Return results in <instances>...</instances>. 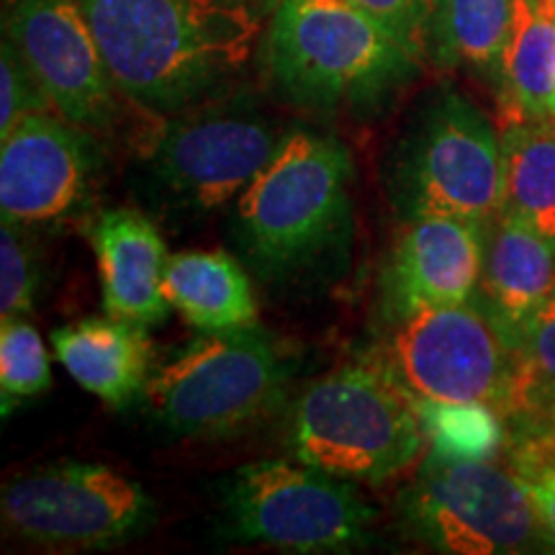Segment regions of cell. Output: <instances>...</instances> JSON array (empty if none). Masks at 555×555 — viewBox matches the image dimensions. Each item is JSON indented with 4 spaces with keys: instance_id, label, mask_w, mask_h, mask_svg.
<instances>
[{
    "instance_id": "cell-29",
    "label": "cell",
    "mask_w": 555,
    "mask_h": 555,
    "mask_svg": "<svg viewBox=\"0 0 555 555\" xmlns=\"http://www.w3.org/2000/svg\"><path fill=\"white\" fill-rule=\"evenodd\" d=\"M522 481L527 496H530L532 506H535L538 517L543 519L545 530L551 532L555 540V478L543 474V470H527V468H512Z\"/></svg>"
},
{
    "instance_id": "cell-28",
    "label": "cell",
    "mask_w": 555,
    "mask_h": 555,
    "mask_svg": "<svg viewBox=\"0 0 555 555\" xmlns=\"http://www.w3.org/2000/svg\"><path fill=\"white\" fill-rule=\"evenodd\" d=\"M512 468L543 470L555 478V435H517Z\"/></svg>"
},
{
    "instance_id": "cell-7",
    "label": "cell",
    "mask_w": 555,
    "mask_h": 555,
    "mask_svg": "<svg viewBox=\"0 0 555 555\" xmlns=\"http://www.w3.org/2000/svg\"><path fill=\"white\" fill-rule=\"evenodd\" d=\"M288 358L258 324L204 332L144 388L152 416L178 435L237 433L281 399Z\"/></svg>"
},
{
    "instance_id": "cell-16",
    "label": "cell",
    "mask_w": 555,
    "mask_h": 555,
    "mask_svg": "<svg viewBox=\"0 0 555 555\" xmlns=\"http://www.w3.org/2000/svg\"><path fill=\"white\" fill-rule=\"evenodd\" d=\"M555 294V242L504 211L486 224L483 270L478 298L515 339L522 324Z\"/></svg>"
},
{
    "instance_id": "cell-3",
    "label": "cell",
    "mask_w": 555,
    "mask_h": 555,
    "mask_svg": "<svg viewBox=\"0 0 555 555\" xmlns=\"http://www.w3.org/2000/svg\"><path fill=\"white\" fill-rule=\"evenodd\" d=\"M429 440L416 404L376 363L347 365L301 393L291 416L296 461L345 481H386Z\"/></svg>"
},
{
    "instance_id": "cell-19",
    "label": "cell",
    "mask_w": 555,
    "mask_h": 555,
    "mask_svg": "<svg viewBox=\"0 0 555 555\" xmlns=\"http://www.w3.org/2000/svg\"><path fill=\"white\" fill-rule=\"evenodd\" d=\"M494 86L506 124L553 119L555 0H517Z\"/></svg>"
},
{
    "instance_id": "cell-25",
    "label": "cell",
    "mask_w": 555,
    "mask_h": 555,
    "mask_svg": "<svg viewBox=\"0 0 555 555\" xmlns=\"http://www.w3.org/2000/svg\"><path fill=\"white\" fill-rule=\"evenodd\" d=\"M39 273L24 224L3 221L0 227V317L24 319L34 309Z\"/></svg>"
},
{
    "instance_id": "cell-13",
    "label": "cell",
    "mask_w": 555,
    "mask_h": 555,
    "mask_svg": "<svg viewBox=\"0 0 555 555\" xmlns=\"http://www.w3.org/2000/svg\"><path fill=\"white\" fill-rule=\"evenodd\" d=\"M99 150L88 129L60 114L24 116L0 137V214L13 224H50L88 198Z\"/></svg>"
},
{
    "instance_id": "cell-2",
    "label": "cell",
    "mask_w": 555,
    "mask_h": 555,
    "mask_svg": "<svg viewBox=\"0 0 555 555\" xmlns=\"http://www.w3.org/2000/svg\"><path fill=\"white\" fill-rule=\"evenodd\" d=\"M268 60L291 99L322 111L384 106L422 67L352 0H281Z\"/></svg>"
},
{
    "instance_id": "cell-22",
    "label": "cell",
    "mask_w": 555,
    "mask_h": 555,
    "mask_svg": "<svg viewBox=\"0 0 555 555\" xmlns=\"http://www.w3.org/2000/svg\"><path fill=\"white\" fill-rule=\"evenodd\" d=\"M555 414V294L532 311L517 335V378L506 420L517 435L538 433Z\"/></svg>"
},
{
    "instance_id": "cell-11",
    "label": "cell",
    "mask_w": 555,
    "mask_h": 555,
    "mask_svg": "<svg viewBox=\"0 0 555 555\" xmlns=\"http://www.w3.org/2000/svg\"><path fill=\"white\" fill-rule=\"evenodd\" d=\"M3 34L50 95L54 114L82 129L116 121L119 88L80 0H5Z\"/></svg>"
},
{
    "instance_id": "cell-4",
    "label": "cell",
    "mask_w": 555,
    "mask_h": 555,
    "mask_svg": "<svg viewBox=\"0 0 555 555\" xmlns=\"http://www.w3.org/2000/svg\"><path fill=\"white\" fill-rule=\"evenodd\" d=\"M352 168L345 147L314 131H291L242 191L237 240L262 275L296 273L324 253L347 217Z\"/></svg>"
},
{
    "instance_id": "cell-31",
    "label": "cell",
    "mask_w": 555,
    "mask_h": 555,
    "mask_svg": "<svg viewBox=\"0 0 555 555\" xmlns=\"http://www.w3.org/2000/svg\"><path fill=\"white\" fill-rule=\"evenodd\" d=\"M553 119H555V103H553Z\"/></svg>"
},
{
    "instance_id": "cell-24",
    "label": "cell",
    "mask_w": 555,
    "mask_h": 555,
    "mask_svg": "<svg viewBox=\"0 0 555 555\" xmlns=\"http://www.w3.org/2000/svg\"><path fill=\"white\" fill-rule=\"evenodd\" d=\"M0 388L3 414H9L11 401L50 388V358L39 332L26 319H3L0 324Z\"/></svg>"
},
{
    "instance_id": "cell-6",
    "label": "cell",
    "mask_w": 555,
    "mask_h": 555,
    "mask_svg": "<svg viewBox=\"0 0 555 555\" xmlns=\"http://www.w3.org/2000/svg\"><path fill=\"white\" fill-rule=\"evenodd\" d=\"M376 363L412 401L486 404L506 416L517 345L478 296L391 319Z\"/></svg>"
},
{
    "instance_id": "cell-27",
    "label": "cell",
    "mask_w": 555,
    "mask_h": 555,
    "mask_svg": "<svg viewBox=\"0 0 555 555\" xmlns=\"http://www.w3.org/2000/svg\"><path fill=\"white\" fill-rule=\"evenodd\" d=\"M0 52V137H5L24 116L54 111V106L34 78L31 67L21 57L18 47L5 34Z\"/></svg>"
},
{
    "instance_id": "cell-18",
    "label": "cell",
    "mask_w": 555,
    "mask_h": 555,
    "mask_svg": "<svg viewBox=\"0 0 555 555\" xmlns=\"http://www.w3.org/2000/svg\"><path fill=\"white\" fill-rule=\"evenodd\" d=\"M163 288L170 307L201 332L258 324V307L245 270L219 249L170 255Z\"/></svg>"
},
{
    "instance_id": "cell-1",
    "label": "cell",
    "mask_w": 555,
    "mask_h": 555,
    "mask_svg": "<svg viewBox=\"0 0 555 555\" xmlns=\"http://www.w3.org/2000/svg\"><path fill=\"white\" fill-rule=\"evenodd\" d=\"M80 3L114 86L152 111H178L234 78L262 29L247 0Z\"/></svg>"
},
{
    "instance_id": "cell-17",
    "label": "cell",
    "mask_w": 555,
    "mask_h": 555,
    "mask_svg": "<svg viewBox=\"0 0 555 555\" xmlns=\"http://www.w3.org/2000/svg\"><path fill=\"white\" fill-rule=\"evenodd\" d=\"M52 347L69 376L111 406H127L147 388L152 347L142 324L82 319L52 332Z\"/></svg>"
},
{
    "instance_id": "cell-10",
    "label": "cell",
    "mask_w": 555,
    "mask_h": 555,
    "mask_svg": "<svg viewBox=\"0 0 555 555\" xmlns=\"http://www.w3.org/2000/svg\"><path fill=\"white\" fill-rule=\"evenodd\" d=\"M5 525L47 547H108L142 530L152 502L131 478L99 463H57L13 478L0 496Z\"/></svg>"
},
{
    "instance_id": "cell-26",
    "label": "cell",
    "mask_w": 555,
    "mask_h": 555,
    "mask_svg": "<svg viewBox=\"0 0 555 555\" xmlns=\"http://www.w3.org/2000/svg\"><path fill=\"white\" fill-rule=\"evenodd\" d=\"M416 60H433L437 0H352Z\"/></svg>"
},
{
    "instance_id": "cell-21",
    "label": "cell",
    "mask_w": 555,
    "mask_h": 555,
    "mask_svg": "<svg viewBox=\"0 0 555 555\" xmlns=\"http://www.w3.org/2000/svg\"><path fill=\"white\" fill-rule=\"evenodd\" d=\"M517 0H437L433 60L496 80Z\"/></svg>"
},
{
    "instance_id": "cell-5",
    "label": "cell",
    "mask_w": 555,
    "mask_h": 555,
    "mask_svg": "<svg viewBox=\"0 0 555 555\" xmlns=\"http://www.w3.org/2000/svg\"><path fill=\"white\" fill-rule=\"evenodd\" d=\"M406 221L455 217L489 224L504 208L502 134L457 90H437L401 142L388 176Z\"/></svg>"
},
{
    "instance_id": "cell-12",
    "label": "cell",
    "mask_w": 555,
    "mask_h": 555,
    "mask_svg": "<svg viewBox=\"0 0 555 555\" xmlns=\"http://www.w3.org/2000/svg\"><path fill=\"white\" fill-rule=\"evenodd\" d=\"M281 142V131L255 111H206L163 131L152 172L183 204L217 208L242 196Z\"/></svg>"
},
{
    "instance_id": "cell-15",
    "label": "cell",
    "mask_w": 555,
    "mask_h": 555,
    "mask_svg": "<svg viewBox=\"0 0 555 555\" xmlns=\"http://www.w3.org/2000/svg\"><path fill=\"white\" fill-rule=\"evenodd\" d=\"M90 242L99 255L106 314L142 327L163 322L172 309L163 288L170 255L157 227L134 208H108L90 224Z\"/></svg>"
},
{
    "instance_id": "cell-14",
    "label": "cell",
    "mask_w": 555,
    "mask_h": 555,
    "mask_svg": "<svg viewBox=\"0 0 555 555\" xmlns=\"http://www.w3.org/2000/svg\"><path fill=\"white\" fill-rule=\"evenodd\" d=\"M486 224L455 217L412 219L384 275L391 319L429 307H455L478 294Z\"/></svg>"
},
{
    "instance_id": "cell-23",
    "label": "cell",
    "mask_w": 555,
    "mask_h": 555,
    "mask_svg": "<svg viewBox=\"0 0 555 555\" xmlns=\"http://www.w3.org/2000/svg\"><path fill=\"white\" fill-rule=\"evenodd\" d=\"M433 442V455L446 461H491L502 448V414L486 404L414 401Z\"/></svg>"
},
{
    "instance_id": "cell-30",
    "label": "cell",
    "mask_w": 555,
    "mask_h": 555,
    "mask_svg": "<svg viewBox=\"0 0 555 555\" xmlns=\"http://www.w3.org/2000/svg\"><path fill=\"white\" fill-rule=\"evenodd\" d=\"M545 433L555 435V414L551 416V420H547V425H545L543 429H538V433H530V435H545Z\"/></svg>"
},
{
    "instance_id": "cell-8",
    "label": "cell",
    "mask_w": 555,
    "mask_h": 555,
    "mask_svg": "<svg viewBox=\"0 0 555 555\" xmlns=\"http://www.w3.org/2000/svg\"><path fill=\"white\" fill-rule=\"evenodd\" d=\"M399 509L406 530L440 553H555V540L515 470L489 461L429 455L399 496Z\"/></svg>"
},
{
    "instance_id": "cell-9",
    "label": "cell",
    "mask_w": 555,
    "mask_h": 555,
    "mask_svg": "<svg viewBox=\"0 0 555 555\" xmlns=\"http://www.w3.org/2000/svg\"><path fill=\"white\" fill-rule=\"evenodd\" d=\"M227 502L237 538L291 553L356 551L376 517L345 478L304 461L242 466Z\"/></svg>"
},
{
    "instance_id": "cell-20",
    "label": "cell",
    "mask_w": 555,
    "mask_h": 555,
    "mask_svg": "<svg viewBox=\"0 0 555 555\" xmlns=\"http://www.w3.org/2000/svg\"><path fill=\"white\" fill-rule=\"evenodd\" d=\"M502 157L504 211L555 242V119L504 124Z\"/></svg>"
}]
</instances>
